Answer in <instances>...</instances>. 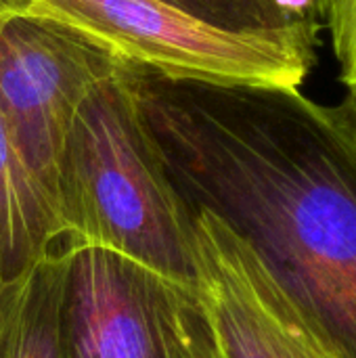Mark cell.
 <instances>
[{"mask_svg": "<svg viewBox=\"0 0 356 358\" xmlns=\"http://www.w3.org/2000/svg\"><path fill=\"white\" fill-rule=\"evenodd\" d=\"M126 76L189 206L233 229L340 358H356V147L327 105L130 63Z\"/></svg>", "mask_w": 356, "mask_h": 358, "instance_id": "cell-1", "label": "cell"}, {"mask_svg": "<svg viewBox=\"0 0 356 358\" xmlns=\"http://www.w3.org/2000/svg\"><path fill=\"white\" fill-rule=\"evenodd\" d=\"M65 241L101 245L197 287L195 208L170 178L122 63L67 130L57 170Z\"/></svg>", "mask_w": 356, "mask_h": 358, "instance_id": "cell-2", "label": "cell"}, {"mask_svg": "<svg viewBox=\"0 0 356 358\" xmlns=\"http://www.w3.org/2000/svg\"><path fill=\"white\" fill-rule=\"evenodd\" d=\"M124 63L168 78L300 88L317 63V21L281 29H229L166 0H34Z\"/></svg>", "mask_w": 356, "mask_h": 358, "instance_id": "cell-3", "label": "cell"}, {"mask_svg": "<svg viewBox=\"0 0 356 358\" xmlns=\"http://www.w3.org/2000/svg\"><path fill=\"white\" fill-rule=\"evenodd\" d=\"M65 250L67 358H214L197 287L101 245Z\"/></svg>", "mask_w": 356, "mask_h": 358, "instance_id": "cell-4", "label": "cell"}, {"mask_svg": "<svg viewBox=\"0 0 356 358\" xmlns=\"http://www.w3.org/2000/svg\"><path fill=\"white\" fill-rule=\"evenodd\" d=\"M122 63L59 21L34 13L0 21V113L55 208L57 170L71 120L90 88Z\"/></svg>", "mask_w": 356, "mask_h": 358, "instance_id": "cell-5", "label": "cell"}, {"mask_svg": "<svg viewBox=\"0 0 356 358\" xmlns=\"http://www.w3.org/2000/svg\"><path fill=\"white\" fill-rule=\"evenodd\" d=\"M197 294L214 358H340L256 252L218 216L195 208Z\"/></svg>", "mask_w": 356, "mask_h": 358, "instance_id": "cell-6", "label": "cell"}, {"mask_svg": "<svg viewBox=\"0 0 356 358\" xmlns=\"http://www.w3.org/2000/svg\"><path fill=\"white\" fill-rule=\"evenodd\" d=\"M65 243L57 208L15 147L0 113V287Z\"/></svg>", "mask_w": 356, "mask_h": 358, "instance_id": "cell-7", "label": "cell"}, {"mask_svg": "<svg viewBox=\"0 0 356 358\" xmlns=\"http://www.w3.org/2000/svg\"><path fill=\"white\" fill-rule=\"evenodd\" d=\"M65 243L0 287V358H67Z\"/></svg>", "mask_w": 356, "mask_h": 358, "instance_id": "cell-8", "label": "cell"}, {"mask_svg": "<svg viewBox=\"0 0 356 358\" xmlns=\"http://www.w3.org/2000/svg\"><path fill=\"white\" fill-rule=\"evenodd\" d=\"M187 13L229 29H281L304 17L292 13L281 0H166ZM311 21V19H308Z\"/></svg>", "mask_w": 356, "mask_h": 358, "instance_id": "cell-9", "label": "cell"}, {"mask_svg": "<svg viewBox=\"0 0 356 358\" xmlns=\"http://www.w3.org/2000/svg\"><path fill=\"white\" fill-rule=\"evenodd\" d=\"M323 25L329 27L340 80L356 92V0H327Z\"/></svg>", "mask_w": 356, "mask_h": 358, "instance_id": "cell-10", "label": "cell"}, {"mask_svg": "<svg viewBox=\"0 0 356 358\" xmlns=\"http://www.w3.org/2000/svg\"><path fill=\"white\" fill-rule=\"evenodd\" d=\"M327 109L346 138L356 147V92H348L340 103L327 105Z\"/></svg>", "mask_w": 356, "mask_h": 358, "instance_id": "cell-11", "label": "cell"}, {"mask_svg": "<svg viewBox=\"0 0 356 358\" xmlns=\"http://www.w3.org/2000/svg\"><path fill=\"white\" fill-rule=\"evenodd\" d=\"M285 8H290L292 13L317 21L319 25H323V17H325V8H327V0H281Z\"/></svg>", "mask_w": 356, "mask_h": 358, "instance_id": "cell-12", "label": "cell"}, {"mask_svg": "<svg viewBox=\"0 0 356 358\" xmlns=\"http://www.w3.org/2000/svg\"><path fill=\"white\" fill-rule=\"evenodd\" d=\"M34 0H0V21L31 13Z\"/></svg>", "mask_w": 356, "mask_h": 358, "instance_id": "cell-13", "label": "cell"}]
</instances>
